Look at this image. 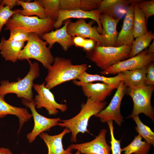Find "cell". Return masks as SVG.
Listing matches in <instances>:
<instances>
[{
  "instance_id": "cell-1",
  "label": "cell",
  "mask_w": 154,
  "mask_h": 154,
  "mask_svg": "<svg viewBox=\"0 0 154 154\" xmlns=\"http://www.w3.org/2000/svg\"><path fill=\"white\" fill-rule=\"evenodd\" d=\"M47 69L45 87L50 90L65 82L77 80L82 73L87 70L88 66L86 64L74 65L70 59L57 56Z\"/></svg>"
},
{
  "instance_id": "cell-2",
  "label": "cell",
  "mask_w": 154,
  "mask_h": 154,
  "mask_svg": "<svg viewBox=\"0 0 154 154\" xmlns=\"http://www.w3.org/2000/svg\"><path fill=\"white\" fill-rule=\"evenodd\" d=\"M107 102H99L87 98L85 103L81 105L79 112L72 118L61 120L58 125L68 129L71 133V141L76 142L78 134L90 133L87 126L90 118L100 112L106 107Z\"/></svg>"
},
{
  "instance_id": "cell-3",
  "label": "cell",
  "mask_w": 154,
  "mask_h": 154,
  "mask_svg": "<svg viewBox=\"0 0 154 154\" xmlns=\"http://www.w3.org/2000/svg\"><path fill=\"white\" fill-rule=\"evenodd\" d=\"M132 44L119 47L104 46L96 43L94 48L86 53V57L104 71L129 58Z\"/></svg>"
},
{
  "instance_id": "cell-4",
  "label": "cell",
  "mask_w": 154,
  "mask_h": 154,
  "mask_svg": "<svg viewBox=\"0 0 154 154\" xmlns=\"http://www.w3.org/2000/svg\"><path fill=\"white\" fill-rule=\"evenodd\" d=\"M29 63V71L23 78H18L17 81L10 82L8 80L0 82V95L5 96L7 94H15L18 98L29 101L33 100L32 91L34 80L40 75L39 64L37 62Z\"/></svg>"
},
{
  "instance_id": "cell-5",
  "label": "cell",
  "mask_w": 154,
  "mask_h": 154,
  "mask_svg": "<svg viewBox=\"0 0 154 154\" xmlns=\"http://www.w3.org/2000/svg\"><path fill=\"white\" fill-rule=\"evenodd\" d=\"M55 21L48 18L41 19L37 16H25L19 12L9 19L5 25V30L21 29L29 33H35L40 37L52 31Z\"/></svg>"
},
{
  "instance_id": "cell-6",
  "label": "cell",
  "mask_w": 154,
  "mask_h": 154,
  "mask_svg": "<svg viewBox=\"0 0 154 154\" xmlns=\"http://www.w3.org/2000/svg\"><path fill=\"white\" fill-rule=\"evenodd\" d=\"M26 44L21 50L18 60H27L30 59H35L40 62L46 68L53 63L54 57L52 55L46 42L44 41L36 34L29 33V38Z\"/></svg>"
},
{
  "instance_id": "cell-7",
  "label": "cell",
  "mask_w": 154,
  "mask_h": 154,
  "mask_svg": "<svg viewBox=\"0 0 154 154\" xmlns=\"http://www.w3.org/2000/svg\"><path fill=\"white\" fill-rule=\"evenodd\" d=\"M154 85H142L127 87L126 92L132 98L133 108L127 117L142 113L154 121V110L151 104Z\"/></svg>"
},
{
  "instance_id": "cell-8",
  "label": "cell",
  "mask_w": 154,
  "mask_h": 154,
  "mask_svg": "<svg viewBox=\"0 0 154 154\" xmlns=\"http://www.w3.org/2000/svg\"><path fill=\"white\" fill-rule=\"evenodd\" d=\"M127 88L122 81L109 104L94 116L99 118L103 123L114 121L118 126H121L124 121V117L120 112V106Z\"/></svg>"
},
{
  "instance_id": "cell-9",
  "label": "cell",
  "mask_w": 154,
  "mask_h": 154,
  "mask_svg": "<svg viewBox=\"0 0 154 154\" xmlns=\"http://www.w3.org/2000/svg\"><path fill=\"white\" fill-rule=\"evenodd\" d=\"M154 60V54H149L147 48L131 58L121 61L100 73L104 75L115 74L126 70H131L146 67Z\"/></svg>"
},
{
  "instance_id": "cell-10",
  "label": "cell",
  "mask_w": 154,
  "mask_h": 154,
  "mask_svg": "<svg viewBox=\"0 0 154 154\" xmlns=\"http://www.w3.org/2000/svg\"><path fill=\"white\" fill-rule=\"evenodd\" d=\"M45 81L41 84H33V87L37 94L33 100L36 108H45L49 115H56L58 110L62 112L66 111L67 109V105L56 102L50 90L45 87Z\"/></svg>"
},
{
  "instance_id": "cell-11",
  "label": "cell",
  "mask_w": 154,
  "mask_h": 154,
  "mask_svg": "<svg viewBox=\"0 0 154 154\" xmlns=\"http://www.w3.org/2000/svg\"><path fill=\"white\" fill-rule=\"evenodd\" d=\"M22 103L24 105L30 109L34 120L33 129L27 135V139L29 143L33 142L42 133L49 131L52 127L58 125L61 120L60 118H48L39 114L35 109L36 105L33 100L29 101L22 99Z\"/></svg>"
},
{
  "instance_id": "cell-12",
  "label": "cell",
  "mask_w": 154,
  "mask_h": 154,
  "mask_svg": "<svg viewBox=\"0 0 154 154\" xmlns=\"http://www.w3.org/2000/svg\"><path fill=\"white\" fill-rule=\"evenodd\" d=\"M107 130L101 129L98 135L92 140L82 143L72 144L69 147L72 150L84 154H110L111 147L106 142Z\"/></svg>"
},
{
  "instance_id": "cell-13",
  "label": "cell",
  "mask_w": 154,
  "mask_h": 154,
  "mask_svg": "<svg viewBox=\"0 0 154 154\" xmlns=\"http://www.w3.org/2000/svg\"><path fill=\"white\" fill-rule=\"evenodd\" d=\"M75 85L80 86L83 94L87 98L97 102L105 101L114 89L109 85L104 83H86L77 80H72Z\"/></svg>"
},
{
  "instance_id": "cell-14",
  "label": "cell",
  "mask_w": 154,
  "mask_h": 154,
  "mask_svg": "<svg viewBox=\"0 0 154 154\" xmlns=\"http://www.w3.org/2000/svg\"><path fill=\"white\" fill-rule=\"evenodd\" d=\"M101 13L98 9L86 12L80 9L73 10H66L60 9L58 17L56 20L53 27L56 29H59L63 22L66 20L72 18L80 19H90L97 23V29L100 34L102 32L103 29L100 19Z\"/></svg>"
},
{
  "instance_id": "cell-15",
  "label": "cell",
  "mask_w": 154,
  "mask_h": 154,
  "mask_svg": "<svg viewBox=\"0 0 154 154\" xmlns=\"http://www.w3.org/2000/svg\"><path fill=\"white\" fill-rule=\"evenodd\" d=\"M140 0H101L98 9L101 14L108 15L114 19H120L126 13L128 7Z\"/></svg>"
},
{
  "instance_id": "cell-16",
  "label": "cell",
  "mask_w": 154,
  "mask_h": 154,
  "mask_svg": "<svg viewBox=\"0 0 154 154\" xmlns=\"http://www.w3.org/2000/svg\"><path fill=\"white\" fill-rule=\"evenodd\" d=\"M70 21V19L66 20L61 28L44 34L40 37L42 40H45L48 43L49 49L52 48L56 42L60 45L65 51H67L74 45L73 37L67 31V26Z\"/></svg>"
},
{
  "instance_id": "cell-17",
  "label": "cell",
  "mask_w": 154,
  "mask_h": 154,
  "mask_svg": "<svg viewBox=\"0 0 154 154\" xmlns=\"http://www.w3.org/2000/svg\"><path fill=\"white\" fill-rule=\"evenodd\" d=\"M68 33L73 37L76 36L88 38L100 44L101 34L97 27L92 26V23L86 22L84 19H80L75 22L70 21L67 26Z\"/></svg>"
},
{
  "instance_id": "cell-18",
  "label": "cell",
  "mask_w": 154,
  "mask_h": 154,
  "mask_svg": "<svg viewBox=\"0 0 154 154\" xmlns=\"http://www.w3.org/2000/svg\"><path fill=\"white\" fill-rule=\"evenodd\" d=\"M100 19L103 29L100 45L106 47H115L118 34L117 26L120 19H116L103 14H101Z\"/></svg>"
},
{
  "instance_id": "cell-19",
  "label": "cell",
  "mask_w": 154,
  "mask_h": 154,
  "mask_svg": "<svg viewBox=\"0 0 154 154\" xmlns=\"http://www.w3.org/2000/svg\"><path fill=\"white\" fill-rule=\"evenodd\" d=\"M138 3H132L128 8L121 29L118 34L115 47L132 44L134 41L133 8L134 5Z\"/></svg>"
},
{
  "instance_id": "cell-20",
  "label": "cell",
  "mask_w": 154,
  "mask_h": 154,
  "mask_svg": "<svg viewBox=\"0 0 154 154\" xmlns=\"http://www.w3.org/2000/svg\"><path fill=\"white\" fill-rule=\"evenodd\" d=\"M70 132L68 128H65L63 131L57 135H51L43 132L39 136L44 142L48 149V154H73L72 149L69 147L64 149L62 143L64 136Z\"/></svg>"
},
{
  "instance_id": "cell-21",
  "label": "cell",
  "mask_w": 154,
  "mask_h": 154,
  "mask_svg": "<svg viewBox=\"0 0 154 154\" xmlns=\"http://www.w3.org/2000/svg\"><path fill=\"white\" fill-rule=\"evenodd\" d=\"M5 96L0 95V118L9 114L17 117L19 123V134L24 123L32 117V115L26 108L14 106L7 103L4 100Z\"/></svg>"
},
{
  "instance_id": "cell-22",
  "label": "cell",
  "mask_w": 154,
  "mask_h": 154,
  "mask_svg": "<svg viewBox=\"0 0 154 154\" xmlns=\"http://www.w3.org/2000/svg\"><path fill=\"white\" fill-rule=\"evenodd\" d=\"M24 44V42L7 40L3 37L0 42V53L6 61L15 63Z\"/></svg>"
},
{
  "instance_id": "cell-23",
  "label": "cell",
  "mask_w": 154,
  "mask_h": 154,
  "mask_svg": "<svg viewBox=\"0 0 154 154\" xmlns=\"http://www.w3.org/2000/svg\"><path fill=\"white\" fill-rule=\"evenodd\" d=\"M146 67L121 72L122 82L127 87L145 85Z\"/></svg>"
},
{
  "instance_id": "cell-24",
  "label": "cell",
  "mask_w": 154,
  "mask_h": 154,
  "mask_svg": "<svg viewBox=\"0 0 154 154\" xmlns=\"http://www.w3.org/2000/svg\"><path fill=\"white\" fill-rule=\"evenodd\" d=\"M78 81L84 82L91 83L94 81H101L108 84L114 89H117L123 80L121 72L113 77H107L95 74H89L85 71L82 73L77 79Z\"/></svg>"
},
{
  "instance_id": "cell-25",
  "label": "cell",
  "mask_w": 154,
  "mask_h": 154,
  "mask_svg": "<svg viewBox=\"0 0 154 154\" xmlns=\"http://www.w3.org/2000/svg\"><path fill=\"white\" fill-rule=\"evenodd\" d=\"M19 5H21L22 9H20L19 13L22 15L27 16L36 15L41 19L47 18L44 8L37 0L33 2H25L17 0Z\"/></svg>"
},
{
  "instance_id": "cell-26",
  "label": "cell",
  "mask_w": 154,
  "mask_h": 154,
  "mask_svg": "<svg viewBox=\"0 0 154 154\" xmlns=\"http://www.w3.org/2000/svg\"><path fill=\"white\" fill-rule=\"evenodd\" d=\"M142 139L139 134L135 136L131 143L121 149V151H124V154H148L151 145Z\"/></svg>"
},
{
  "instance_id": "cell-27",
  "label": "cell",
  "mask_w": 154,
  "mask_h": 154,
  "mask_svg": "<svg viewBox=\"0 0 154 154\" xmlns=\"http://www.w3.org/2000/svg\"><path fill=\"white\" fill-rule=\"evenodd\" d=\"M154 38L153 31H148L145 34L136 38L131 44L129 58L134 56L147 48Z\"/></svg>"
},
{
  "instance_id": "cell-28",
  "label": "cell",
  "mask_w": 154,
  "mask_h": 154,
  "mask_svg": "<svg viewBox=\"0 0 154 154\" xmlns=\"http://www.w3.org/2000/svg\"><path fill=\"white\" fill-rule=\"evenodd\" d=\"M133 24L134 38L142 35L148 31L145 15L137 4L134 6Z\"/></svg>"
},
{
  "instance_id": "cell-29",
  "label": "cell",
  "mask_w": 154,
  "mask_h": 154,
  "mask_svg": "<svg viewBox=\"0 0 154 154\" xmlns=\"http://www.w3.org/2000/svg\"><path fill=\"white\" fill-rule=\"evenodd\" d=\"M132 118L136 124L135 128L136 131L143 138L147 143L154 145V133L150 128L144 124L140 120L138 115L127 117Z\"/></svg>"
},
{
  "instance_id": "cell-30",
  "label": "cell",
  "mask_w": 154,
  "mask_h": 154,
  "mask_svg": "<svg viewBox=\"0 0 154 154\" xmlns=\"http://www.w3.org/2000/svg\"><path fill=\"white\" fill-rule=\"evenodd\" d=\"M44 8L47 18L56 20L60 9V0H37Z\"/></svg>"
},
{
  "instance_id": "cell-31",
  "label": "cell",
  "mask_w": 154,
  "mask_h": 154,
  "mask_svg": "<svg viewBox=\"0 0 154 154\" xmlns=\"http://www.w3.org/2000/svg\"><path fill=\"white\" fill-rule=\"evenodd\" d=\"M0 3V33L3 27L5 25L9 19L14 14L19 12L20 9L11 10L9 6H4Z\"/></svg>"
},
{
  "instance_id": "cell-32",
  "label": "cell",
  "mask_w": 154,
  "mask_h": 154,
  "mask_svg": "<svg viewBox=\"0 0 154 154\" xmlns=\"http://www.w3.org/2000/svg\"><path fill=\"white\" fill-rule=\"evenodd\" d=\"M145 15L146 25L149 18L154 15V0L141 1L137 4Z\"/></svg>"
},
{
  "instance_id": "cell-33",
  "label": "cell",
  "mask_w": 154,
  "mask_h": 154,
  "mask_svg": "<svg viewBox=\"0 0 154 154\" xmlns=\"http://www.w3.org/2000/svg\"><path fill=\"white\" fill-rule=\"evenodd\" d=\"M107 123L108 125L111 136L110 143L111 151L112 154H121V149L120 146V140L115 138L114 133V127L113 125V121H108Z\"/></svg>"
},
{
  "instance_id": "cell-34",
  "label": "cell",
  "mask_w": 154,
  "mask_h": 154,
  "mask_svg": "<svg viewBox=\"0 0 154 154\" xmlns=\"http://www.w3.org/2000/svg\"><path fill=\"white\" fill-rule=\"evenodd\" d=\"M10 35L8 39L18 42H25L29 38V33L21 29L16 28L11 29Z\"/></svg>"
},
{
  "instance_id": "cell-35",
  "label": "cell",
  "mask_w": 154,
  "mask_h": 154,
  "mask_svg": "<svg viewBox=\"0 0 154 154\" xmlns=\"http://www.w3.org/2000/svg\"><path fill=\"white\" fill-rule=\"evenodd\" d=\"M60 9L73 10L80 9L81 0H60Z\"/></svg>"
},
{
  "instance_id": "cell-36",
  "label": "cell",
  "mask_w": 154,
  "mask_h": 154,
  "mask_svg": "<svg viewBox=\"0 0 154 154\" xmlns=\"http://www.w3.org/2000/svg\"><path fill=\"white\" fill-rule=\"evenodd\" d=\"M101 0H81L80 9L84 11L90 12L98 9Z\"/></svg>"
},
{
  "instance_id": "cell-37",
  "label": "cell",
  "mask_w": 154,
  "mask_h": 154,
  "mask_svg": "<svg viewBox=\"0 0 154 154\" xmlns=\"http://www.w3.org/2000/svg\"><path fill=\"white\" fill-rule=\"evenodd\" d=\"M145 85H154V63L152 62L146 67Z\"/></svg>"
},
{
  "instance_id": "cell-38",
  "label": "cell",
  "mask_w": 154,
  "mask_h": 154,
  "mask_svg": "<svg viewBox=\"0 0 154 154\" xmlns=\"http://www.w3.org/2000/svg\"><path fill=\"white\" fill-rule=\"evenodd\" d=\"M96 42L91 39H86L83 48L86 53L92 51L94 48Z\"/></svg>"
},
{
  "instance_id": "cell-39",
  "label": "cell",
  "mask_w": 154,
  "mask_h": 154,
  "mask_svg": "<svg viewBox=\"0 0 154 154\" xmlns=\"http://www.w3.org/2000/svg\"><path fill=\"white\" fill-rule=\"evenodd\" d=\"M86 38L76 36L73 37L74 45L77 47L83 48L85 42Z\"/></svg>"
},
{
  "instance_id": "cell-40",
  "label": "cell",
  "mask_w": 154,
  "mask_h": 154,
  "mask_svg": "<svg viewBox=\"0 0 154 154\" xmlns=\"http://www.w3.org/2000/svg\"><path fill=\"white\" fill-rule=\"evenodd\" d=\"M17 1V0H2L1 3L4 5L9 6L10 9L11 10L15 6L18 5Z\"/></svg>"
},
{
  "instance_id": "cell-41",
  "label": "cell",
  "mask_w": 154,
  "mask_h": 154,
  "mask_svg": "<svg viewBox=\"0 0 154 154\" xmlns=\"http://www.w3.org/2000/svg\"><path fill=\"white\" fill-rule=\"evenodd\" d=\"M0 154H13L8 148H0Z\"/></svg>"
},
{
  "instance_id": "cell-42",
  "label": "cell",
  "mask_w": 154,
  "mask_h": 154,
  "mask_svg": "<svg viewBox=\"0 0 154 154\" xmlns=\"http://www.w3.org/2000/svg\"><path fill=\"white\" fill-rule=\"evenodd\" d=\"M147 52L149 54H154V40L152 43L150 45L148 48L147 49Z\"/></svg>"
},
{
  "instance_id": "cell-43",
  "label": "cell",
  "mask_w": 154,
  "mask_h": 154,
  "mask_svg": "<svg viewBox=\"0 0 154 154\" xmlns=\"http://www.w3.org/2000/svg\"><path fill=\"white\" fill-rule=\"evenodd\" d=\"M74 154H84L80 153V152L78 151L77 150L76 152Z\"/></svg>"
},
{
  "instance_id": "cell-44",
  "label": "cell",
  "mask_w": 154,
  "mask_h": 154,
  "mask_svg": "<svg viewBox=\"0 0 154 154\" xmlns=\"http://www.w3.org/2000/svg\"><path fill=\"white\" fill-rule=\"evenodd\" d=\"M2 0H0V3L2 2Z\"/></svg>"
},
{
  "instance_id": "cell-45",
  "label": "cell",
  "mask_w": 154,
  "mask_h": 154,
  "mask_svg": "<svg viewBox=\"0 0 154 154\" xmlns=\"http://www.w3.org/2000/svg\"><path fill=\"white\" fill-rule=\"evenodd\" d=\"M21 154H27L26 153H22Z\"/></svg>"
}]
</instances>
